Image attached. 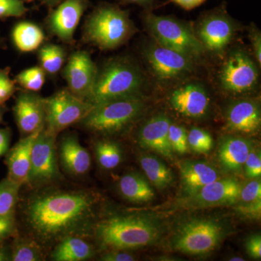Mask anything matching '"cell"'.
Here are the masks:
<instances>
[{"label": "cell", "mask_w": 261, "mask_h": 261, "mask_svg": "<svg viewBox=\"0 0 261 261\" xmlns=\"http://www.w3.org/2000/svg\"><path fill=\"white\" fill-rule=\"evenodd\" d=\"M230 260H231V261H237V260L243 261L245 260H244V259L242 258V257H231V259H230Z\"/></svg>", "instance_id": "49"}, {"label": "cell", "mask_w": 261, "mask_h": 261, "mask_svg": "<svg viewBox=\"0 0 261 261\" xmlns=\"http://www.w3.org/2000/svg\"><path fill=\"white\" fill-rule=\"evenodd\" d=\"M42 130L24 137L19 141L8 153L7 158L8 177L20 185L28 183L33 144Z\"/></svg>", "instance_id": "21"}, {"label": "cell", "mask_w": 261, "mask_h": 261, "mask_svg": "<svg viewBox=\"0 0 261 261\" xmlns=\"http://www.w3.org/2000/svg\"><path fill=\"white\" fill-rule=\"evenodd\" d=\"M89 5V0H64L50 8L47 23L49 32L65 43H71L75 29Z\"/></svg>", "instance_id": "13"}, {"label": "cell", "mask_w": 261, "mask_h": 261, "mask_svg": "<svg viewBox=\"0 0 261 261\" xmlns=\"http://www.w3.org/2000/svg\"><path fill=\"white\" fill-rule=\"evenodd\" d=\"M141 167L152 185L159 190L168 188L173 183L172 171L156 156L143 154L140 158Z\"/></svg>", "instance_id": "27"}, {"label": "cell", "mask_w": 261, "mask_h": 261, "mask_svg": "<svg viewBox=\"0 0 261 261\" xmlns=\"http://www.w3.org/2000/svg\"><path fill=\"white\" fill-rule=\"evenodd\" d=\"M258 73L255 62L242 49L230 53L219 73L221 89L232 94L251 92L256 87Z\"/></svg>", "instance_id": "9"}, {"label": "cell", "mask_w": 261, "mask_h": 261, "mask_svg": "<svg viewBox=\"0 0 261 261\" xmlns=\"http://www.w3.org/2000/svg\"><path fill=\"white\" fill-rule=\"evenodd\" d=\"M92 247L83 239L68 236L62 239L51 253L55 261H84L93 256Z\"/></svg>", "instance_id": "25"}, {"label": "cell", "mask_w": 261, "mask_h": 261, "mask_svg": "<svg viewBox=\"0 0 261 261\" xmlns=\"http://www.w3.org/2000/svg\"><path fill=\"white\" fill-rule=\"evenodd\" d=\"M10 68H0V105H4L16 92L15 81L10 77Z\"/></svg>", "instance_id": "37"}, {"label": "cell", "mask_w": 261, "mask_h": 261, "mask_svg": "<svg viewBox=\"0 0 261 261\" xmlns=\"http://www.w3.org/2000/svg\"><path fill=\"white\" fill-rule=\"evenodd\" d=\"M3 38L1 37V36H0V47H2V45H3Z\"/></svg>", "instance_id": "50"}, {"label": "cell", "mask_w": 261, "mask_h": 261, "mask_svg": "<svg viewBox=\"0 0 261 261\" xmlns=\"http://www.w3.org/2000/svg\"><path fill=\"white\" fill-rule=\"evenodd\" d=\"M103 261H134L135 256L132 254L124 252V250H110L101 257Z\"/></svg>", "instance_id": "42"}, {"label": "cell", "mask_w": 261, "mask_h": 261, "mask_svg": "<svg viewBox=\"0 0 261 261\" xmlns=\"http://www.w3.org/2000/svg\"><path fill=\"white\" fill-rule=\"evenodd\" d=\"M240 190L241 186L236 179L218 178L187 197L186 206L202 208L234 205L240 197Z\"/></svg>", "instance_id": "15"}, {"label": "cell", "mask_w": 261, "mask_h": 261, "mask_svg": "<svg viewBox=\"0 0 261 261\" xmlns=\"http://www.w3.org/2000/svg\"><path fill=\"white\" fill-rule=\"evenodd\" d=\"M5 113L4 105H0V123L3 121V115Z\"/></svg>", "instance_id": "48"}, {"label": "cell", "mask_w": 261, "mask_h": 261, "mask_svg": "<svg viewBox=\"0 0 261 261\" xmlns=\"http://www.w3.org/2000/svg\"><path fill=\"white\" fill-rule=\"evenodd\" d=\"M56 136L44 128L34 140L28 183H44L61 177L57 163Z\"/></svg>", "instance_id": "12"}, {"label": "cell", "mask_w": 261, "mask_h": 261, "mask_svg": "<svg viewBox=\"0 0 261 261\" xmlns=\"http://www.w3.org/2000/svg\"><path fill=\"white\" fill-rule=\"evenodd\" d=\"M155 0H120L121 5H137L149 10L154 5Z\"/></svg>", "instance_id": "45"}, {"label": "cell", "mask_w": 261, "mask_h": 261, "mask_svg": "<svg viewBox=\"0 0 261 261\" xmlns=\"http://www.w3.org/2000/svg\"><path fill=\"white\" fill-rule=\"evenodd\" d=\"M95 154L99 166L104 169H113L122 161L121 147L113 141L97 142L95 145Z\"/></svg>", "instance_id": "30"}, {"label": "cell", "mask_w": 261, "mask_h": 261, "mask_svg": "<svg viewBox=\"0 0 261 261\" xmlns=\"http://www.w3.org/2000/svg\"><path fill=\"white\" fill-rule=\"evenodd\" d=\"M260 107L250 99L233 103L226 113V126L233 132L252 135L260 130Z\"/></svg>", "instance_id": "19"}, {"label": "cell", "mask_w": 261, "mask_h": 261, "mask_svg": "<svg viewBox=\"0 0 261 261\" xmlns=\"http://www.w3.org/2000/svg\"><path fill=\"white\" fill-rule=\"evenodd\" d=\"M45 103V126L54 135L83 119L92 106L72 93L68 89L58 91L48 98Z\"/></svg>", "instance_id": "8"}, {"label": "cell", "mask_w": 261, "mask_h": 261, "mask_svg": "<svg viewBox=\"0 0 261 261\" xmlns=\"http://www.w3.org/2000/svg\"><path fill=\"white\" fill-rule=\"evenodd\" d=\"M178 167L182 189L187 197L219 178L217 170L203 161H182L178 163Z\"/></svg>", "instance_id": "20"}, {"label": "cell", "mask_w": 261, "mask_h": 261, "mask_svg": "<svg viewBox=\"0 0 261 261\" xmlns=\"http://www.w3.org/2000/svg\"><path fill=\"white\" fill-rule=\"evenodd\" d=\"M40 1L42 2V4L45 5L48 8H54L64 0H40Z\"/></svg>", "instance_id": "46"}, {"label": "cell", "mask_w": 261, "mask_h": 261, "mask_svg": "<svg viewBox=\"0 0 261 261\" xmlns=\"http://www.w3.org/2000/svg\"><path fill=\"white\" fill-rule=\"evenodd\" d=\"M252 147L251 141L247 139L236 137H226L220 145V163L227 171L239 172L243 169Z\"/></svg>", "instance_id": "23"}, {"label": "cell", "mask_w": 261, "mask_h": 261, "mask_svg": "<svg viewBox=\"0 0 261 261\" xmlns=\"http://www.w3.org/2000/svg\"><path fill=\"white\" fill-rule=\"evenodd\" d=\"M143 75L135 62L117 58L98 69L87 101L93 106L101 103L141 94Z\"/></svg>", "instance_id": "4"}, {"label": "cell", "mask_w": 261, "mask_h": 261, "mask_svg": "<svg viewBox=\"0 0 261 261\" xmlns=\"http://www.w3.org/2000/svg\"><path fill=\"white\" fill-rule=\"evenodd\" d=\"M189 148L200 154L210 152L214 146L212 136L207 130L200 128H192L187 134Z\"/></svg>", "instance_id": "34"}, {"label": "cell", "mask_w": 261, "mask_h": 261, "mask_svg": "<svg viewBox=\"0 0 261 261\" xmlns=\"http://www.w3.org/2000/svg\"><path fill=\"white\" fill-rule=\"evenodd\" d=\"M97 72V66L88 51L79 50L68 58L63 69V76L70 92L86 101L93 86Z\"/></svg>", "instance_id": "14"}, {"label": "cell", "mask_w": 261, "mask_h": 261, "mask_svg": "<svg viewBox=\"0 0 261 261\" xmlns=\"http://www.w3.org/2000/svg\"><path fill=\"white\" fill-rule=\"evenodd\" d=\"M249 38L251 44L254 56L258 63L261 65V33L260 30L255 25H251L249 29Z\"/></svg>", "instance_id": "39"}, {"label": "cell", "mask_w": 261, "mask_h": 261, "mask_svg": "<svg viewBox=\"0 0 261 261\" xmlns=\"http://www.w3.org/2000/svg\"><path fill=\"white\" fill-rule=\"evenodd\" d=\"M10 260V256L3 247H0V261Z\"/></svg>", "instance_id": "47"}, {"label": "cell", "mask_w": 261, "mask_h": 261, "mask_svg": "<svg viewBox=\"0 0 261 261\" xmlns=\"http://www.w3.org/2000/svg\"><path fill=\"white\" fill-rule=\"evenodd\" d=\"M171 120L166 115L158 114L146 122L138 134V142L144 149L154 151L169 160L173 159L174 152L168 140Z\"/></svg>", "instance_id": "18"}, {"label": "cell", "mask_w": 261, "mask_h": 261, "mask_svg": "<svg viewBox=\"0 0 261 261\" xmlns=\"http://www.w3.org/2000/svg\"><path fill=\"white\" fill-rule=\"evenodd\" d=\"M235 211L243 217L259 219L261 214V184L253 178L240 190Z\"/></svg>", "instance_id": "26"}, {"label": "cell", "mask_w": 261, "mask_h": 261, "mask_svg": "<svg viewBox=\"0 0 261 261\" xmlns=\"http://www.w3.org/2000/svg\"><path fill=\"white\" fill-rule=\"evenodd\" d=\"M247 253L252 258L260 260L261 257V237L260 234L252 235L245 243Z\"/></svg>", "instance_id": "41"}, {"label": "cell", "mask_w": 261, "mask_h": 261, "mask_svg": "<svg viewBox=\"0 0 261 261\" xmlns=\"http://www.w3.org/2000/svg\"><path fill=\"white\" fill-rule=\"evenodd\" d=\"M207 0H168V3H174L186 10L195 9L205 3Z\"/></svg>", "instance_id": "43"}, {"label": "cell", "mask_w": 261, "mask_h": 261, "mask_svg": "<svg viewBox=\"0 0 261 261\" xmlns=\"http://www.w3.org/2000/svg\"><path fill=\"white\" fill-rule=\"evenodd\" d=\"M13 112L19 129L29 135L45 126L44 98L30 91H21L17 96Z\"/></svg>", "instance_id": "17"}, {"label": "cell", "mask_w": 261, "mask_h": 261, "mask_svg": "<svg viewBox=\"0 0 261 261\" xmlns=\"http://www.w3.org/2000/svg\"><path fill=\"white\" fill-rule=\"evenodd\" d=\"M43 260L42 248L37 243L29 239H20L15 242L10 260L39 261Z\"/></svg>", "instance_id": "32"}, {"label": "cell", "mask_w": 261, "mask_h": 261, "mask_svg": "<svg viewBox=\"0 0 261 261\" xmlns=\"http://www.w3.org/2000/svg\"><path fill=\"white\" fill-rule=\"evenodd\" d=\"M28 11L23 0H0V20L20 18Z\"/></svg>", "instance_id": "36"}, {"label": "cell", "mask_w": 261, "mask_h": 261, "mask_svg": "<svg viewBox=\"0 0 261 261\" xmlns=\"http://www.w3.org/2000/svg\"><path fill=\"white\" fill-rule=\"evenodd\" d=\"M224 235V228L216 220L193 219L178 228L173 238L172 247L187 255H206L217 248Z\"/></svg>", "instance_id": "7"}, {"label": "cell", "mask_w": 261, "mask_h": 261, "mask_svg": "<svg viewBox=\"0 0 261 261\" xmlns=\"http://www.w3.org/2000/svg\"><path fill=\"white\" fill-rule=\"evenodd\" d=\"M40 67L45 73L56 75L61 69L65 61L64 49L57 44H47L39 49L38 53Z\"/></svg>", "instance_id": "29"}, {"label": "cell", "mask_w": 261, "mask_h": 261, "mask_svg": "<svg viewBox=\"0 0 261 261\" xmlns=\"http://www.w3.org/2000/svg\"><path fill=\"white\" fill-rule=\"evenodd\" d=\"M168 140L173 152L183 154L188 152L187 130L183 126L171 123L168 130Z\"/></svg>", "instance_id": "35"}, {"label": "cell", "mask_w": 261, "mask_h": 261, "mask_svg": "<svg viewBox=\"0 0 261 261\" xmlns=\"http://www.w3.org/2000/svg\"><path fill=\"white\" fill-rule=\"evenodd\" d=\"M161 228L153 220L140 216H114L96 226L98 243L109 250H128L153 245L161 237Z\"/></svg>", "instance_id": "2"}, {"label": "cell", "mask_w": 261, "mask_h": 261, "mask_svg": "<svg viewBox=\"0 0 261 261\" xmlns=\"http://www.w3.org/2000/svg\"><path fill=\"white\" fill-rule=\"evenodd\" d=\"M15 231L14 216H0V242L9 238Z\"/></svg>", "instance_id": "40"}, {"label": "cell", "mask_w": 261, "mask_h": 261, "mask_svg": "<svg viewBox=\"0 0 261 261\" xmlns=\"http://www.w3.org/2000/svg\"><path fill=\"white\" fill-rule=\"evenodd\" d=\"M120 192L127 200L135 203L148 202L154 197V192L148 181L137 173H128L120 179Z\"/></svg>", "instance_id": "24"}, {"label": "cell", "mask_w": 261, "mask_h": 261, "mask_svg": "<svg viewBox=\"0 0 261 261\" xmlns=\"http://www.w3.org/2000/svg\"><path fill=\"white\" fill-rule=\"evenodd\" d=\"M235 30L234 22L223 4L202 15L195 34L205 51L221 56L232 40Z\"/></svg>", "instance_id": "10"}, {"label": "cell", "mask_w": 261, "mask_h": 261, "mask_svg": "<svg viewBox=\"0 0 261 261\" xmlns=\"http://www.w3.org/2000/svg\"><path fill=\"white\" fill-rule=\"evenodd\" d=\"M145 108V99L141 94L118 98L93 106L80 123L91 132L113 135L134 123Z\"/></svg>", "instance_id": "5"}, {"label": "cell", "mask_w": 261, "mask_h": 261, "mask_svg": "<svg viewBox=\"0 0 261 261\" xmlns=\"http://www.w3.org/2000/svg\"><path fill=\"white\" fill-rule=\"evenodd\" d=\"M10 132L6 128H0V156L8 150L10 145Z\"/></svg>", "instance_id": "44"}, {"label": "cell", "mask_w": 261, "mask_h": 261, "mask_svg": "<svg viewBox=\"0 0 261 261\" xmlns=\"http://www.w3.org/2000/svg\"><path fill=\"white\" fill-rule=\"evenodd\" d=\"M168 102L176 112L190 118L205 116L210 106V98L201 84L190 82L178 86L168 96Z\"/></svg>", "instance_id": "16"}, {"label": "cell", "mask_w": 261, "mask_h": 261, "mask_svg": "<svg viewBox=\"0 0 261 261\" xmlns=\"http://www.w3.org/2000/svg\"><path fill=\"white\" fill-rule=\"evenodd\" d=\"M143 21L154 42L161 45L179 51L194 61L206 51L195 31L183 20L173 16H159L146 10Z\"/></svg>", "instance_id": "6"}, {"label": "cell", "mask_w": 261, "mask_h": 261, "mask_svg": "<svg viewBox=\"0 0 261 261\" xmlns=\"http://www.w3.org/2000/svg\"><path fill=\"white\" fill-rule=\"evenodd\" d=\"M15 83L24 90L37 92L40 90L45 82V71L42 67L34 66L20 72L15 76Z\"/></svg>", "instance_id": "33"}, {"label": "cell", "mask_w": 261, "mask_h": 261, "mask_svg": "<svg viewBox=\"0 0 261 261\" xmlns=\"http://www.w3.org/2000/svg\"><path fill=\"white\" fill-rule=\"evenodd\" d=\"M12 39L17 49L23 53L36 50L44 40L40 27L31 22L17 23L12 31Z\"/></svg>", "instance_id": "28"}, {"label": "cell", "mask_w": 261, "mask_h": 261, "mask_svg": "<svg viewBox=\"0 0 261 261\" xmlns=\"http://www.w3.org/2000/svg\"><path fill=\"white\" fill-rule=\"evenodd\" d=\"M245 173L248 178H257L261 175V155L260 150L251 149L244 164Z\"/></svg>", "instance_id": "38"}, {"label": "cell", "mask_w": 261, "mask_h": 261, "mask_svg": "<svg viewBox=\"0 0 261 261\" xmlns=\"http://www.w3.org/2000/svg\"><path fill=\"white\" fill-rule=\"evenodd\" d=\"M60 154L63 167L68 172L76 176L88 172L92 162L90 154L75 136L68 135L62 140Z\"/></svg>", "instance_id": "22"}, {"label": "cell", "mask_w": 261, "mask_h": 261, "mask_svg": "<svg viewBox=\"0 0 261 261\" xmlns=\"http://www.w3.org/2000/svg\"><path fill=\"white\" fill-rule=\"evenodd\" d=\"M137 32L129 11L110 3H100L88 15L84 27V40L103 50L121 47Z\"/></svg>", "instance_id": "3"}, {"label": "cell", "mask_w": 261, "mask_h": 261, "mask_svg": "<svg viewBox=\"0 0 261 261\" xmlns=\"http://www.w3.org/2000/svg\"><path fill=\"white\" fill-rule=\"evenodd\" d=\"M23 2H25V3H32L34 0H23Z\"/></svg>", "instance_id": "51"}, {"label": "cell", "mask_w": 261, "mask_h": 261, "mask_svg": "<svg viewBox=\"0 0 261 261\" xmlns=\"http://www.w3.org/2000/svg\"><path fill=\"white\" fill-rule=\"evenodd\" d=\"M20 186L8 177L0 182V216L14 214Z\"/></svg>", "instance_id": "31"}, {"label": "cell", "mask_w": 261, "mask_h": 261, "mask_svg": "<svg viewBox=\"0 0 261 261\" xmlns=\"http://www.w3.org/2000/svg\"><path fill=\"white\" fill-rule=\"evenodd\" d=\"M146 61L154 76L163 82L179 80L194 69V60L153 42L145 50Z\"/></svg>", "instance_id": "11"}, {"label": "cell", "mask_w": 261, "mask_h": 261, "mask_svg": "<svg viewBox=\"0 0 261 261\" xmlns=\"http://www.w3.org/2000/svg\"><path fill=\"white\" fill-rule=\"evenodd\" d=\"M94 199L86 192L44 194L29 202L27 224L41 240L57 241L86 231L94 216Z\"/></svg>", "instance_id": "1"}]
</instances>
